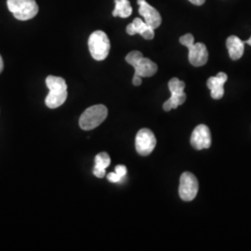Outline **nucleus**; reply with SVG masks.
<instances>
[{
	"instance_id": "nucleus-9",
	"label": "nucleus",
	"mask_w": 251,
	"mask_h": 251,
	"mask_svg": "<svg viewBox=\"0 0 251 251\" xmlns=\"http://www.w3.org/2000/svg\"><path fill=\"white\" fill-rule=\"evenodd\" d=\"M191 144L197 150L208 149L211 146V134L208 126L198 125L191 136Z\"/></svg>"
},
{
	"instance_id": "nucleus-15",
	"label": "nucleus",
	"mask_w": 251,
	"mask_h": 251,
	"mask_svg": "<svg viewBox=\"0 0 251 251\" xmlns=\"http://www.w3.org/2000/svg\"><path fill=\"white\" fill-rule=\"evenodd\" d=\"M111 164V158L107 152H100L95 157V167L93 174L98 178H103L106 173V169Z\"/></svg>"
},
{
	"instance_id": "nucleus-1",
	"label": "nucleus",
	"mask_w": 251,
	"mask_h": 251,
	"mask_svg": "<svg viewBox=\"0 0 251 251\" xmlns=\"http://www.w3.org/2000/svg\"><path fill=\"white\" fill-rule=\"evenodd\" d=\"M46 84L50 92L46 98V105L50 109L60 107L67 99V85L63 77L49 75Z\"/></svg>"
},
{
	"instance_id": "nucleus-3",
	"label": "nucleus",
	"mask_w": 251,
	"mask_h": 251,
	"mask_svg": "<svg viewBox=\"0 0 251 251\" xmlns=\"http://www.w3.org/2000/svg\"><path fill=\"white\" fill-rule=\"evenodd\" d=\"M126 62L134 67L135 75L142 77H151L157 72V65L148 58L144 57L142 52L133 50L126 56Z\"/></svg>"
},
{
	"instance_id": "nucleus-4",
	"label": "nucleus",
	"mask_w": 251,
	"mask_h": 251,
	"mask_svg": "<svg viewBox=\"0 0 251 251\" xmlns=\"http://www.w3.org/2000/svg\"><path fill=\"white\" fill-rule=\"evenodd\" d=\"M108 110L102 104L88 108L79 118V126L84 130H91L100 125L107 117Z\"/></svg>"
},
{
	"instance_id": "nucleus-6",
	"label": "nucleus",
	"mask_w": 251,
	"mask_h": 251,
	"mask_svg": "<svg viewBox=\"0 0 251 251\" xmlns=\"http://www.w3.org/2000/svg\"><path fill=\"white\" fill-rule=\"evenodd\" d=\"M9 11L19 21H27L34 18L38 12L36 0H8Z\"/></svg>"
},
{
	"instance_id": "nucleus-8",
	"label": "nucleus",
	"mask_w": 251,
	"mask_h": 251,
	"mask_svg": "<svg viewBox=\"0 0 251 251\" xmlns=\"http://www.w3.org/2000/svg\"><path fill=\"white\" fill-rule=\"evenodd\" d=\"M156 145V139L148 128H142L136 136V150L141 155H149Z\"/></svg>"
},
{
	"instance_id": "nucleus-16",
	"label": "nucleus",
	"mask_w": 251,
	"mask_h": 251,
	"mask_svg": "<svg viewBox=\"0 0 251 251\" xmlns=\"http://www.w3.org/2000/svg\"><path fill=\"white\" fill-rule=\"evenodd\" d=\"M116 7L113 11L114 17L127 18L132 13V7L129 0H115Z\"/></svg>"
},
{
	"instance_id": "nucleus-19",
	"label": "nucleus",
	"mask_w": 251,
	"mask_h": 251,
	"mask_svg": "<svg viewBox=\"0 0 251 251\" xmlns=\"http://www.w3.org/2000/svg\"><path fill=\"white\" fill-rule=\"evenodd\" d=\"M132 83L134 86H140L142 84V76L138 75H134L133 79H132Z\"/></svg>"
},
{
	"instance_id": "nucleus-18",
	"label": "nucleus",
	"mask_w": 251,
	"mask_h": 251,
	"mask_svg": "<svg viewBox=\"0 0 251 251\" xmlns=\"http://www.w3.org/2000/svg\"><path fill=\"white\" fill-rule=\"evenodd\" d=\"M115 172L118 174L120 177H122V178H124L126 176V172H127V170H126V168L124 165H118L116 167V171Z\"/></svg>"
},
{
	"instance_id": "nucleus-12",
	"label": "nucleus",
	"mask_w": 251,
	"mask_h": 251,
	"mask_svg": "<svg viewBox=\"0 0 251 251\" xmlns=\"http://www.w3.org/2000/svg\"><path fill=\"white\" fill-rule=\"evenodd\" d=\"M126 33L130 36L141 35L144 39L151 40L154 36V29L149 26L141 18L134 19V21L126 26Z\"/></svg>"
},
{
	"instance_id": "nucleus-17",
	"label": "nucleus",
	"mask_w": 251,
	"mask_h": 251,
	"mask_svg": "<svg viewBox=\"0 0 251 251\" xmlns=\"http://www.w3.org/2000/svg\"><path fill=\"white\" fill-rule=\"evenodd\" d=\"M107 179L109 181H111V182H118V181H120V180H122L123 178L122 177H120L118 174H117L116 172H111V173H109L107 175Z\"/></svg>"
},
{
	"instance_id": "nucleus-10",
	"label": "nucleus",
	"mask_w": 251,
	"mask_h": 251,
	"mask_svg": "<svg viewBox=\"0 0 251 251\" xmlns=\"http://www.w3.org/2000/svg\"><path fill=\"white\" fill-rule=\"evenodd\" d=\"M139 5V13L143 16L144 22L153 29L160 26L162 23V17L157 9H154L150 4L146 2V0H138Z\"/></svg>"
},
{
	"instance_id": "nucleus-13",
	"label": "nucleus",
	"mask_w": 251,
	"mask_h": 251,
	"mask_svg": "<svg viewBox=\"0 0 251 251\" xmlns=\"http://www.w3.org/2000/svg\"><path fill=\"white\" fill-rule=\"evenodd\" d=\"M228 79V76L225 73L220 72L216 76H211L207 79L206 85L210 90L211 97L214 100L222 99L225 95V82Z\"/></svg>"
},
{
	"instance_id": "nucleus-20",
	"label": "nucleus",
	"mask_w": 251,
	"mask_h": 251,
	"mask_svg": "<svg viewBox=\"0 0 251 251\" xmlns=\"http://www.w3.org/2000/svg\"><path fill=\"white\" fill-rule=\"evenodd\" d=\"M163 109H164L165 111H167V112H169V111H171V109H173V108H172V104H171V102L169 100L164 102Z\"/></svg>"
},
{
	"instance_id": "nucleus-11",
	"label": "nucleus",
	"mask_w": 251,
	"mask_h": 251,
	"mask_svg": "<svg viewBox=\"0 0 251 251\" xmlns=\"http://www.w3.org/2000/svg\"><path fill=\"white\" fill-rule=\"evenodd\" d=\"M184 88L185 83L177 77L172 78L169 82V89L171 92V97L169 100L171 101L173 109H176L186 100L187 97L184 92Z\"/></svg>"
},
{
	"instance_id": "nucleus-5",
	"label": "nucleus",
	"mask_w": 251,
	"mask_h": 251,
	"mask_svg": "<svg viewBox=\"0 0 251 251\" xmlns=\"http://www.w3.org/2000/svg\"><path fill=\"white\" fill-rule=\"evenodd\" d=\"M89 50L92 58L96 61H103L110 51V40L103 31H95L89 38Z\"/></svg>"
},
{
	"instance_id": "nucleus-7",
	"label": "nucleus",
	"mask_w": 251,
	"mask_h": 251,
	"mask_svg": "<svg viewBox=\"0 0 251 251\" xmlns=\"http://www.w3.org/2000/svg\"><path fill=\"white\" fill-rule=\"evenodd\" d=\"M198 180L191 172H183L179 179V198L183 201L190 202L197 198L198 193Z\"/></svg>"
},
{
	"instance_id": "nucleus-23",
	"label": "nucleus",
	"mask_w": 251,
	"mask_h": 251,
	"mask_svg": "<svg viewBox=\"0 0 251 251\" xmlns=\"http://www.w3.org/2000/svg\"><path fill=\"white\" fill-rule=\"evenodd\" d=\"M244 43H246V44H248V45L251 46V36L250 39H248V40H246V41H244Z\"/></svg>"
},
{
	"instance_id": "nucleus-21",
	"label": "nucleus",
	"mask_w": 251,
	"mask_h": 251,
	"mask_svg": "<svg viewBox=\"0 0 251 251\" xmlns=\"http://www.w3.org/2000/svg\"><path fill=\"white\" fill-rule=\"evenodd\" d=\"M192 4H194V5H196V6H201V5H203L205 2H206V0H189Z\"/></svg>"
},
{
	"instance_id": "nucleus-14",
	"label": "nucleus",
	"mask_w": 251,
	"mask_h": 251,
	"mask_svg": "<svg viewBox=\"0 0 251 251\" xmlns=\"http://www.w3.org/2000/svg\"><path fill=\"white\" fill-rule=\"evenodd\" d=\"M226 47L229 51L230 58L233 61L239 60L242 57L245 50V43L239 37L235 36H229L226 40Z\"/></svg>"
},
{
	"instance_id": "nucleus-22",
	"label": "nucleus",
	"mask_w": 251,
	"mask_h": 251,
	"mask_svg": "<svg viewBox=\"0 0 251 251\" xmlns=\"http://www.w3.org/2000/svg\"><path fill=\"white\" fill-rule=\"evenodd\" d=\"M3 68H4V63H3V59H2V57L0 55V74L3 71Z\"/></svg>"
},
{
	"instance_id": "nucleus-2",
	"label": "nucleus",
	"mask_w": 251,
	"mask_h": 251,
	"mask_svg": "<svg viewBox=\"0 0 251 251\" xmlns=\"http://www.w3.org/2000/svg\"><path fill=\"white\" fill-rule=\"evenodd\" d=\"M181 45L185 46L189 50V62L192 65L199 67L206 64L208 60V52L203 43H195V37L192 34H186L179 37Z\"/></svg>"
}]
</instances>
